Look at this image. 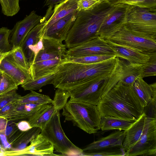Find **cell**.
Segmentation results:
<instances>
[{
  "label": "cell",
  "mask_w": 156,
  "mask_h": 156,
  "mask_svg": "<svg viewBox=\"0 0 156 156\" xmlns=\"http://www.w3.org/2000/svg\"><path fill=\"white\" fill-rule=\"evenodd\" d=\"M0 138L4 147L6 148H9L11 146L7 141L5 136L3 134H0Z\"/></svg>",
  "instance_id": "41"
},
{
  "label": "cell",
  "mask_w": 156,
  "mask_h": 156,
  "mask_svg": "<svg viewBox=\"0 0 156 156\" xmlns=\"http://www.w3.org/2000/svg\"><path fill=\"white\" fill-rule=\"evenodd\" d=\"M2 73L1 71H0V83H1L2 77Z\"/></svg>",
  "instance_id": "49"
},
{
  "label": "cell",
  "mask_w": 156,
  "mask_h": 156,
  "mask_svg": "<svg viewBox=\"0 0 156 156\" xmlns=\"http://www.w3.org/2000/svg\"><path fill=\"white\" fill-rule=\"evenodd\" d=\"M1 145H0V149H1Z\"/></svg>",
  "instance_id": "50"
},
{
  "label": "cell",
  "mask_w": 156,
  "mask_h": 156,
  "mask_svg": "<svg viewBox=\"0 0 156 156\" xmlns=\"http://www.w3.org/2000/svg\"><path fill=\"white\" fill-rule=\"evenodd\" d=\"M55 73H53L32 80L22 85L25 90H38L43 87L49 84H52Z\"/></svg>",
  "instance_id": "29"
},
{
  "label": "cell",
  "mask_w": 156,
  "mask_h": 156,
  "mask_svg": "<svg viewBox=\"0 0 156 156\" xmlns=\"http://www.w3.org/2000/svg\"><path fill=\"white\" fill-rule=\"evenodd\" d=\"M129 5L122 3L117 4L103 21L98 32L99 36L105 39L115 33L124 24Z\"/></svg>",
  "instance_id": "11"
},
{
  "label": "cell",
  "mask_w": 156,
  "mask_h": 156,
  "mask_svg": "<svg viewBox=\"0 0 156 156\" xmlns=\"http://www.w3.org/2000/svg\"><path fill=\"white\" fill-rule=\"evenodd\" d=\"M8 103V101L6 100H3L0 102V108H2L5 106Z\"/></svg>",
  "instance_id": "45"
},
{
  "label": "cell",
  "mask_w": 156,
  "mask_h": 156,
  "mask_svg": "<svg viewBox=\"0 0 156 156\" xmlns=\"http://www.w3.org/2000/svg\"><path fill=\"white\" fill-rule=\"evenodd\" d=\"M156 75V53L151 54L149 61L143 65L142 78Z\"/></svg>",
  "instance_id": "36"
},
{
  "label": "cell",
  "mask_w": 156,
  "mask_h": 156,
  "mask_svg": "<svg viewBox=\"0 0 156 156\" xmlns=\"http://www.w3.org/2000/svg\"><path fill=\"white\" fill-rule=\"evenodd\" d=\"M42 40L43 47L37 54L33 63L43 60L63 58L67 50L65 44L47 37H43Z\"/></svg>",
  "instance_id": "13"
},
{
  "label": "cell",
  "mask_w": 156,
  "mask_h": 156,
  "mask_svg": "<svg viewBox=\"0 0 156 156\" xmlns=\"http://www.w3.org/2000/svg\"><path fill=\"white\" fill-rule=\"evenodd\" d=\"M55 110L52 104H45L29 118L28 122L32 127H38L42 130L50 119Z\"/></svg>",
  "instance_id": "25"
},
{
  "label": "cell",
  "mask_w": 156,
  "mask_h": 156,
  "mask_svg": "<svg viewBox=\"0 0 156 156\" xmlns=\"http://www.w3.org/2000/svg\"><path fill=\"white\" fill-rule=\"evenodd\" d=\"M42 17L33 11L23 20L15 24L11 32L12 49L20 46L29 32L41 21Z\"/></svg>",
  "instance_id": "12"
},
{
  "label": "cell",
  "mask_w": 156,
  "mask_h": 156,
  "mask_svg": "<svg viewBox=\"0 0 156 156\" xmlns=\"http://www.w3.org/2000/svg\"><path fill=\"white\" fill-rule=\"evenodd\" d=\"M6 125V122L3 120L0 119V130L3 129L5 127Z\"/></svg>",
  "instance_id": "44"
},
{
  "label": "cell",
  "mask_w": 156,
  "mask_h": 156,
  "mask_svg": "<svg viewBox=\"0 0 156 156\" xmlns=\"http://www.w3.org/2000/svg\"><path fill=\"white\" fill-rule=\"evenodd\" d=\"M126 133V131L118 130L94 141L82 150L83 152L90 151L115 147H122Z\"/></svg>",
  "instance_id": "18"
},
{
  "label": "cell",
  "mask_w": 156,
  "mask_h": 156,
  "mask_svg": "<svg viewBox=\"0 0 156 156\" xmlns=\"http://www.w3.org/2000/svg\"><path fill=\"white\" fill-rule=\"evenodd\" d=\"M125 152L122 150H116L112 151H102L94 152H83L81 155L94 156H125Z\"/></svg>",
  "instance_id": "37"
},
{
  "label": "cell",
  "mask_w": 156,
  "mask_h": 156,
  "mask_svg": "<svg viewBox=\"0 0 156 156\" xmlns=\"http://www.w3.org/2000/svg\"><path fill=\"white\" fill-rule=\"evenodd\" d=\"M120 60L122 73L120 81L125 85L131 86L138 77H142L144 64L130 63Z\"/></svg>",
  "instance_id": "24"
},
{
  "label": "cell",
  "mask_w": 156,
  "mask_h": 156,
  "mask_svg": "<svg viewBox=\"0 0 156 156\" xmlns=\"http://www.w3.org/2000/svg\"><path fill=\"white\" fill-rule=\"evenodd\" d=\"M149 117V116H148ZM156 156V119L149 117L147 126L141 137L125 156Z\"/></svg>",
  "instance_id": "9"
},
{
  "label": "cell",
  "mask_w": 156,
  "mask_h": 156,
  "mask_svg": "<svg viewBox=\"0 0 156 156\" xmlns=\"http://www.w3.org/2000/svg\"><path fill=\"white\" fill-rule=\"evenodd\" d=\"M104 55L116 56L115 52L106 41L98 36L80 45L68 49L63 58Z\"/></svg>",
  "instance_id": "10"
},
{
  "label": "cell",
  "mask_w": 156,
  "mask_h": 156,
  "mask_svg": "<svg viewBox=\"0 0 156 156\" xmlns=\"http://www.w3.org/2000/svg\"><path fill=\"white\" fill-rule=\"evenodd\" d=\"M104 0H80L77 3V10L79 11L91 8Z\"/></svg>",
  "instance_id": "38"
},
{
  "label": "cell",
  "mask_w": 156,
  "mask_h": 156,
  "mask_svg": "<svg viewBox=\"0 0 156 156\" xmlns=\"http://www.w3.org/2000/svg\"><path fill=\"white\" fill-rule=\"evenodd\" d=\"M136 121L124 119L111 116L102 117L101 121V129L102 131H126Z\"/></svg>",
  "instance_id": "26"
},
{
  "label": "cell",
  "mask_w": 156,
  "mask_h": 156,
  "mask_svg": "<svg viewBox=\"0 0 156 156\" xmlns=\"http://www.w3.org/2000/svg\"><path fill=\"white\" fill-rule=\"evenodd\" d=\"M11 30L6 27L0 28V52H6L12 49L9 41Z\"/></svg>",
  "instance_id": "34"
},
{
  "label": "cell",
  "mask_w": 156,
  "mask_h": 156,
  "mask_svg": "<svg viewBox=\"0 0 156 156\" xmlns=\"http://www.w3.org/2000/svg\"><path fill=\"white\" fill-rule=\"evenodd\" d=\"M0 71L11 77L18 85L32 80L29 70L20 68L6 57L0 64Z\"/></svg>",
  "instance_id": "19"
},
{
  "label": "cell",
  "mask_w": 156,
  "mask_h": 156,
  "mask_svg": "<svg viewBox=\"0 0 156 156\" xmlns=\"http://www.w3.org/2000/svg\"><path fill=\"white\" fill-rule=\"evenodd\" d=\"M116 0H108V2L112 5H114V3Z\"/></svg>",
  "instance_id": "48"
},
{
  "label": "cell",
  "mask_w": 156,
  "mask_h": 156,
  "mask_svg": "<svg viewBox=\"0 0 156 156\" xmlns=\"http://www.w3.org/2000/svg\"><path fill=\"white\" fill-rule=\"evenodd\" d=\"M12 130V127L9 126H7L5 128V135L6 136L9 135L11 132Z\"/></svg>",
  "instance_id": "43"
},
{
  "label": "cell",
  "mask_w": 156,
  "mask_h": 156,
  "mask_svg": "<svg viewBox=\"0 0 156 156\" xmlns=\"http://www.w3.org/2000/svg\"><path fill=\"white\" fill-rule=\"evenodd\" d=\"M106 0V1H108V0Z\"/></svg>",
  "instance_id": "51"
},
{
  "label": "cell",
  "mask_w": 156,
  "mask_h": 156,
  "mask_svg": "<svg viewBox=\"0 0 156 156\" xmlns=\"http://www.w3.org/2000/svg\"><path fill=\"white\" fill-rule=\"evenodd\" d=\"M116 57L91 64L66 62L58 66L52 84L57 88L69 90L100 75L112 72Z\"/></svg>",
  "instance_id": "3"
},
{
  "label": "cell",
  "mask_w": 156,
  "mask_h": 156,
  "mask_svg": "<svg viewBox=\"0 0 156 156\" xmlns=\"http://www.w3.org/2000/svg\"></svg>",
  "instance_id": "52"
},
{
  "label": "cell",
  "mask_w": 156,
  "mask_h": 156,
  "mask_svg": "<svg viewBox=\"0 0 156 156\" xmlns=\"http://www.w3.org/2000/svg\"><path fill=\"white\" fill-rule=\"evenodd\" d=\"M18 126L20 130L23 131H27L32 128L29 122L26 121L20 122L18 124Z\"/></svg>",
  "instance_id": "39"
},
{
  "label": "cell",
  "mask_w": 156,
  "mask_h": 156,
  "mask_svg": "<svg viewBox=\"0 0 156 156\" xmlns=\"http://www.w3.org/2000/svg\"><path fill=\"white\" fill-rule=\"evenodd\" d=\"M70 96V93L68 90L57 88L55 91L51 104L55 110L60 111L66 105Z\"/></svg>",
  "instance_id": "31"
},
{
  "label": "cell",
  "mask_w": 156,
  "mask_h": 156,
  "mask_svg": "<svg viewBox=\"0 0 156 156\" xmlns=\"http://www.w3.org/2000/svg\"><path fill=\"white\" fill-rule=\"evenodd\" d=\"M65 0H45L44 5L53 6L54 5L60 3Z\"/></svg>",
  "instance_id": "40"
},
{
  "label": "cell",
  "mask_w": 156,
  "mask_h": 156,
  "mask_svg": "<svg viewBox=\"0 0 156 156\" xmlns=\"http://www.w3.org/2000/svg\"><path fill=\"white\" fill-rule=\"evenodd\" d=\"M116 5L104 0L90 9L78 11L65 41L67 48H73L98 36L103 21Z\"/></svg>",
  "instance_id": "2"
},
{
  "label": "cell",
  "mask_w": 156,
  "mask_h": 156,
  "mask_svg": "<svg viewBox=\"0 0 156 156\" xmlns=\"http://www.w3.org/2000/svg\"><path fill=\"white\" fill-rule=\"evenodd\" d=\"M124 24L137 33L156 38V8L129 5Z\"/></svg>",
  "instance_id": "7"
},
{
  "label": "cell",
  "mask_w": 156,
  "mask_h": 156,
  "mask_svg": "<svg viewBox=\"0 0 156 156\" xmlns=\"http://www.w3.org/2000/svg\"><path fill=\"white\" fill-rule=\"evenodd\" d=\"M62 59L45 60L34 62L29 69L32 80L55 73L57 67L61 63Z\"/></svg>",
  "instance_id": "22"
},
{
  "label": "cell",
  "mask_w": 156,
  "mask_h": 156,
  "mask_svg": "<svg viewBox=\"0 0 156 156\" xmlns=\"http://www.w3.org/2000/svg\"><path fill=\"white\" fill-rule=\"evenodd\" d=\"M48 18L46 15L27 34L20 47H21L30 67L33 63L34 58L31 54L29 47L36 45L43 36V30Z\"/></svg>",
  "instance_id": "16"
},
{
  "label": "cell",
  "mask_w": 156,
  "mask_h": 156,
  "mask_svg": "<svg viewBox=\"0 0 156 156\" xmlns=\"http://www.w3.org/2000/svg\"><path fill=\"white\" fill-rule=\"evenodd\" d=\"M59 111L56 110L40 133L53 145L54 149L64 155H81L83 151L73 143L62 127Z\"/></svg>",
  "instance_id": "6"
},
{
  "label": "cell",
  "mask_w": 156,
  "mask_h": 156,
  "mask_svg": "<svg viewBox=\"0 0 156 156\" xmlns=\"http://www.w3.org/2000/svg\"><path fill=\"white\" fill-rule=\"evenodd\" d=\"M78 11L76 10L56 22L44 31L43 37L51 38L61 42L65 41Z\"/></svg>",
  "instance_id": "14"
},
{
  "label": "cell",
  "mask_w": 156,
  "mask_h": 156,
  "mask_svg": "<svg viewBox=\"0 0 156 156\" xmlns=\"http://www.w3.org/2000/svg\"><path fill=\"white\" fill-rule=\"evenodd\" d=\"M10 108V106L9 105H6L1 110L2 112H4L9 110Z\"/></svg>",
  "instance_id": "46"
},
{
  "label": "cell",
  "mask_w": 156,
  "mask_h": 156,
  "mask_svg": "<svg viewBox=\"0 0 156 156\" xmlns=\"http://www.w3.org/2000/svg\"><path fill=\"white\" fill-rule=\"evenodd\" d=\"M105 40L115 52L116 57L126 59L130 63L144 64L148 62L150 58L151 54L128 46Z\"/></svg>",
  "instance_id": "15"
},
{
  "label": "cell",
  "mask_w": 156,
  "mask_h": 156,
  "mask_svg": "<svg viewBox=\"0 0 156 156\" xmlns=\"http://www.w3.org/2000/svg\"><path fill=\"white\" fill-rule=\"evenodd\" d=\"M78 0H65L55 5L43 30L44 31L58 20L77 10Z\"/></svg>",
  "instance_id": "21"
},
{
  "label": "cell",
  "mask_w": 156,
  "mask_h": 156,
  "mask_svg": "<svg viewBox=\"0 0 156 156\" xmlns=\"http://www.w3.org/2000/svg\"><path fill=\"white\" fill-rule=\"evenodd\" d=\"M118 3H122L141 8H156V0H116L114 4Z\"/></svg>",
  "instance_id": "35"
},
{
  "label": "cell",
  "mask_w": 156,
  "mask_h": 156,
  "mask_svg": "<svg viewBox=\"0 0 156 156\" xmlns=\"http://www.w3.org/2000/svg\"><path fill=\"white\" fill-rule=\"evenodd\" d=\"M149 117L144 112L140 118L126 131L122 147L126 152L133 146L141 137L147 126Z\"/></svg>",
  "instance_id": "17"
},
{
  "label": "cell",
  "mask_w": 156,
  "mask_h": 156,
  "mask_svg": "<svg viewBox=\"0 0 156 156\" xmlns=\"http://www.w3.org/2000/svg\"><path fill=\"white\" fill-rule=\"evenodd\" d=\"M132 87L142 105L145 108L148 106L151 99L154 90L156 89V83L148 84L141 77H138Z\"/></svg>",
  "instance_id": "23"
},
{
  "label": "cell",
  "mask_w": 156,
  "mask_h": 156,
  "mask_svg": "<svg viewBox=\"0 0 156 156\" xmlns=\"http://www.w3.org/2000/svg\"><path fill=\"white\" fill-rule=\"evenodd\" d=\"M23 99L22 101L24 104H51L53 101L49 96L38 93L33 90H31V92Z\"/></svg>",
  "instance_id": "30"
},
{
  "label": "cell",
  "mask_w": 156,
  "mask_h": 156,
  "mask_svg": "<svg viewBox=\"0 0 156 156\" xmlns=\"http://www.w3.org/2000/svg\"><path fill=\"white\" fill-rule=\"evenodd\" d=\"M54 148L52 144L41 133L31 140L30 146L25 149L28 154L34 156H55Z\"/></svg>",
  "instance_id": "20"
},
{
  "label": "cell",
  "mask_w": 156,
  "mask_h": 156,
  "mask_svg": "<svg viewBox=\"0 0 156 156\" xmlns=\"http://www.w3.org/2000/svg\"><path fill=\"white\" fill-rule=\"evenodd\" d=\"M20 0H0L2 13L8 16H12L20 11Z\"/></svg>",
  "instance_id": "32"
},
{
  "label": "cell",
  "mask_w": 156,
  "mask_h": 156,
  "mask_svg": "<svg viewBox=\"0 0 156 156\" xmlns=\"http://www.w3.org/2000/svg\"><path fill=\"white\" fill-rule=\"evenodd\" d=\"M101 117L111 116L126 120H137L144 112L132 86L120 80L97 105Z\"/></svg>",
  "instance_id": "1"
},
{
  "label": "cell",
  "mask_w": 156,
  "mask_h": 156,
  "mask_svg": "<svg viewBox=\"0 0 156 156\" xmlns=\"http://www.w3.org/2000/svg\"><path fill=\"white\" fill-rule=\"evenodd\" d=\"M116 57L115 55H92L78 57L63 58L61 63L70 62L83 64H91L104 61Z\"/></svg>",
  "instance_id": "27"
},
{
  "label": "cell",
  "mask_w": 156,
  "mask_h": 156,
  "mask_svg": "<svg viewBox=\"0 0 156 156\" xmlns=\"http://www.w3.org/2000/svg\"><path fill=\"white\" fill-rule=\"evenodd\" d=\"M6 57L20 68L29 71L30 66L20 46L12 48Z\"/></svg>",
  "instance_id": "28"
},
{
  "label": "cell",
  "mask_w": 156,
  "mask_h": 156,
  "mask_svg": "<svg viewBox=\"0 0 156 156\" xmlns=\"http://www.w3.org/2000/svg\"><path fill=\"white\" fill-rule=\"evenodd\" d=\"M27 144L25 142L22 143L20 145L19 148L21 149H24L26 147Z\"/></svg>",
  "instance_id": "47"
},
{
  "label": "cell",
  "mask_w": 156,
  "mask_h": 156,
  "mask_svg": "<svg viewBox=\"0 0 156 156\" xmlns=\"http://www.w3.org/2000/svg\"><path fill=\"white\" fill-rule=\"evenodd\" d=\"M121 77L120 72L117 69L111 73L97 76L69 90L70 100L97 105L120 80Z\"/></svg>",
  "instance_id": "4"
},
{
  "label": "cell",
  "mask_w": 156,
  "mask_h": 156,
  "mask_svg": "<svg viewBox=\"0 0 156 156\" xmlns=\"http://www.w3.org/2000/svg\"><path fill=\"white\" fill-rule=\"evenodd\" d=\"M104 39L137 49L150 55L156 53V38L137 33L128 29L124 24Z\"/></svg>",
  "instance_id": "8"
},
{
  "label": "cell",
  "mask_w": 156,
  "mask_h": 156,
  "mask_svg": "<svg viewBox=\"0 0 156 156\" xmlns=\"http://www.w3.org/2000/svg\"><path fill=\"white\" fill-rule=\"evenodd\" d=\"M0 84V95L4 94L13 90L17 89L18 85L11 77L2 72Z\"/></svg>",
  "instance_id": "33"
},
{
  "label": "cell",
  "mask_w": 156,
  "mask_h": 156,
  "mask_svg": "<svg viewBox=\"0 0 156 156\" xmlns=\"http://www.w3.org/2000/svg\"><path fill=\"white\" fill-rule=\"evenodd\" d=\"M10 51L6 52H0V64L2 60L8 55Z\"/></svg>",
  "instance_id": "42"
},
{
  "label": "cell",
  "mask_w": 156,
  "mask_h": 156,
  "mask_svg": "<svg viewBox=\"0 0 156 156\" xmlns=\"http://www.w3.org/2000/svg\"><path fill=\"white\" fill-rule=\"evenodd\" d=\"M62 110L65 121H71L86 133L95 134L101 129V116L97 105L70 99Z\"/></svg>",
  "instance_id": "5"
}]
</instances>
